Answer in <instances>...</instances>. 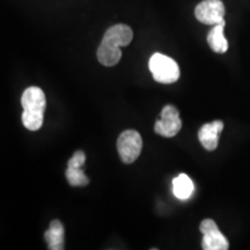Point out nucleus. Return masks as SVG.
I'll return each instance as SVG.
<instances>
[{"mask_svg": "<svg viewBox=\"0 0 250 250\" xmlns=\"http://www.w3.org/2000/svg\"><path fill=\"white\" fill-rule=\"evenodd\" d=\"M225 21L213 26L208 34V43L210 48L217 54H225L228 50V41L224 35Z\"/></svg>", "mask_w": 250, "mask_h": 250, "instance_id": "nucleus-10", "label": "nucleus"}, {"mask_svg": "<svg viewBox=\"0 0 250 250\" xmlns=\"http://www.w3.org/2000/svg\"><path fill=\"white\" fill-rule=\"evenodd\" d=\"M199 229L204 235L202 242L204 250H227L229 248L226 236L219 230L217 224L212 219L203 220Z\"/></svg>", "mask_w": 250, "mask_h": 250, "instance_id": "nucleus-7", "label": "nucleus"}, {"mask_svg": "<svg viewBox=\"0 0 250 250\" xmlns=\"http://www.w3.org/2000/svg\"><path fill=\"white\" fill-rule=\"evenodd\" d=\"M22 104V123L30 131H37L42 127L46 107L45 94L40 87L31 86L24 90L21 96Z\"/></svg>", "mask_w": 250, "mask_h": 250, "instance_id": "nucleus-2", "label": "nucleus"}, {"mask_svg": "<svg viewBox=\"0 0 250 250\" xmlns=\"http://www.w3.org/2000/svg\"><path fill=\"white\" fill-rule=\"evenodd\" d=\"M153 79L160 83H174L180 78V67L173 58L156 52L149 58L148 62Z\"/></svg>", "mask_w": 250, "mask_h": 250, "instance_id": "nucleus-3", "label": "nucleus"}, {"mask_svg": "<svg viewBox=\"0 0 250 250\" xmlns=\"http://www.w3.org/2000/svg\"><path fill=\"white\" fill-rule=\"evenodd\" d=\"M223 130L224 123L221 121H214L203 125L198 131V139L203 147L208 151H214L218 147L219 136Z\"/></svg>", "mask_w": 250, "mask_h": 250, "instance_id": "nucleus-8", "label": "nucleus"}, {"mask_svg": "<svg viewBox=\"0 0 250 250\" xmlns=\"http://www.w3.org/2000/svg\"><path fill=\"white\" fill-rule=\"evenodd\" d=\"M143 148V139L139 132L126 130L121 133L117 140V149L124 164H132L139 158Z\"/></svg>", "mask_w": 250, "mask_h": 250, "instance_id": "nucleus-4", "label": "nucleus"}, {"mask_svg": "<svg viewBox=\"0 0 250 250\" xmlns=\"http://www.w3.org/2000/svg\"><path fill=\"white\" fill-rule=\"evenodd\" d=\"M66 179L68 184L72 187H86L89 183V179L81 169V167H67Z\"/></svg>", "mask_w": 250, "mask_h": 250, "instance_id": "nucleus-12", "label": "nucleus"}, {"mask_svg": "<svg viewBox=\"0 0 250 250\" xmlns=\"http://www.w3.org/2000/svg\"><path fill=\"white\" fill-rule=\"evenodd\" d=\"M64 226L59 220L50 223L49 229L44 233V239L50 250L64 249Z\"/></svg>", "mask_w": 250, "mask_h": 250, "instance_id": "nucleus-9", "label": "nucleus"}, {"mask_svg": "<svg viewBox=\"0 0 250 250\" xmlns=\"http://www.w3.org/2000/svg\"><path fill=\"white\" fill-rule=\"evenodd\" d=\"M182 129L180 112L174 105H166L162 109L160 120L155 122L154 131L166 138L175 137Z\"/></svg>", "mask_w": 250, "mask_h": 250, "instance_id": "nucleus-5", "label": "nucleus"}, {"mask_svg": "<svg viewBox=\"0 0 250 250\" xmlns=\"http://www.w3.org/2000/svg\"><path fill=\"white\" fill-rule=\"evenodd\" d=\"M195 17L199 22L210 26L224 22V2L221 0H203L196 6Z\"/></svg>", "mask_w": 250, "mask_h": 250, "instance_id": "nucleus-6", "label": "nucleus"}, {"mask_svg": "<svg viewBox=\"0 0 250 250\" xmlns=\"http://www.w3.org/2000/svg\"><path fill=\"white\" fill-rule=\"evenodd\" d=\"M133 39V31L126 24H115L107 29L100 44L98 59L104 66H115L122 58L121 46H126Z\"/></svg>", "mask_w": 250, "mask_h": 250, "instance_id": "nucleus-1", "label": "nucleus"}, {"mask_svg": "<svg viewBox=\"0 0 250 250\" xmlns=\"http://www.w3.org/2000/svg\"><path fill=\"white\" fill-rule=\"evenodd\" d=\"M193 190L195 187L192 181L187 174H180L173 180V193L177 199L187 201L192 196Z\"/></svg>", "mask_w": 250, "mask_h": 250, "instance_id": "nucleus-11", "label": "nucleus"}]
</instances>
